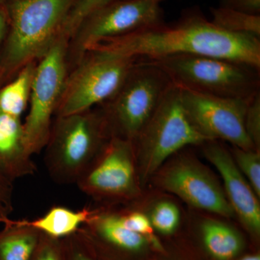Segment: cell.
<instances>
[{"mask_svg":"<svg viewBox=\"0 0 260 260\" xmlns=\"http://www.w3.org/2000/svg\"><path fill=\"white\" fill-rule=\"evenodd\" d=\"M234 161L240 172L246 176L256 196L260 197V156L255 150H244L235 147Z\"/></svg>","mask_w":260,"mask_h":260,"instance_id":"obj_20","label":"cell"},{"mask_svg":"<svg viewBox=\"0 0 260 260\" xmlns=\"http://www.w3.org/2000/svg\"><path fill=\"white\" fill-rule=\"evenodd\" d=\"M205 154L223 179L226 198L234 213L252 234L260 232V206L257 196L239 170L234 158L216 140L206 142Z\"/></svg>","mask_w":260,"mask_h":260,"instance_id":"obj_13","label":"cell"},{"mask_svg":"<svg viewBox=\"0 0 260 260\" xmlns=\"http://www.w3.org/2000/svg\"><path fill=\"white\" fill-rule=\"evenodd\" d=\"M14 181L5 176L0 171V223H5L10 220L14 210Z\"/></svg>","mask_w":260,"mask_h":260,"instance_id":"obj_25","label":"cell"},{"mask_svg":"<svg viewBox=\"0 0 260 260\" xmlns=\"http://www.w3.org/2000/svg\"><path fill=\"white\" fill-rule=\"evenodd\" d=\"M160 184L198 209L227 218L235 214L213 176L198 162L186 157L178 159L162 173Z\"/></svg>","mask_w":260,"mask_h":260,"instance_id":"obj_12","label":"cell"},{"mask_svg":"<svg viewBox=\"0 0 260 260\" xmlns=\"http://www.w3.org/2000/svg\"><path fill=\"white\" fill-rule=\"evenodd\" d=\"M179 89L189 121L208 141L222 140L237 148L256 150L245 128L246 109L251 99H229Z\"/></svg>","mask_w":260,"mask_h":260,"instance_id":"obj_10","label":"cell"},{"mask_svg":"<svg viewBox=\"0 0 260 260\" xmlns=\"http://www.w3.org/2000/svg\"><path fill=\"white\" fill-rule=\"evenodd\" d=\"M8 28V14L5 5H0V51Z\"/></svg>","mask_w":260,"mask_h":260,"instance_id":"obj_28","label":"cell"},{"mask_svg":"<svg viewBox=\"0 0 260 260\" xmlns=\"http://www.w3.org/2000/svg\"><path fill=\"white\" fill-rule=\"evenodd\" d=\"M239 260H260V256L259 254H255V255H249L241 258V259Z\"/></svg>","mask_w":260,"mask_h":260,"instance_id":"obj_30","label":"cell"},{"mask_svg":"<svg viewBox=\"0 0 260 260\" xmlns=\"http://www.w3.org/2000/svg\"><path fill=\"white\" fill-rule=\"evenodd\" d=\"M139 61L88 50L68 73L54 116L88 110L111 99Z\"/></svg>","mask_w":260,"mask_h":260,"instance_id":"obj_6","label":"cell"},{"mask_svg":"<svg viewBox=\"0 0 260 260\" xmlns=\"http://www.w3.org/2000/svg\"><path fill=\"white\" fill-rule=\"evenodd\" d=\"M78 0H7L8 28L0 51V88L20 70L39 61L64 35Z\"/></svg>","mask_w":260,"mask_h":260,"instance_id":"obj_2","label":"cell"},{"mask_svg":"<svg viewBox=\"0 0 260 260\" xmlns=\"http://www.w3.org/2000/svg\"><path fill=\"white\" fill-rule=\"evenodd\" d=\"M112 138L100 106L53 120L44 155L56 184H76Z\"/></svg>","mask_w":260,"mask_h":260,"instance_id":"obj_3","label":"cell"},{"mask_svg":"<svg viewBox=\"0 0 260 260\" xmlns=\"http://www.w3.org/2000/svg\"><path fill=\"white\" fill-rule=\"evenodd\" d=\"M211 22L233 34H245L260 39V15H251L220 6L211 8Z\"/></svg>","mask_w":260,"mask_h":260,"instance_id":"obj_19","label":"cell"},{"mask_svg":"<svg viewBox=\"0 0 260 260\" xmlns=\"http://www.w3.org/2000/svg\"><path fill=\"white\" fill-rule=\"evenodd\" d=\"M112 1L113 0H78L70 11L64 24V35L71 39L84 19Z\"/></svg>","mask_w":260,"mask_h":260,"instance_id":"obj_22","label":"cell"},{"mask_svg":"<svg viewBox=\"0 0 260 260\" xmlns=\"http://www.w3.org/2000/svg\"><path fill=\"white\" fill-rule=\"evenodd\" d=\"M143 61L158 67L179 88L243 100L260 93V69L245 63L189 54Z\"/></svg>","mask_w":260,"mask_h":260,"instance_id":"obj_4","label":"cell"},{"mask_svg":"<svg viewBox=\"0 0 260 260\" xmlns=\"http://www.w3.org/2000/svg\"><path fill=\"white\" fill-rule=\"evenodd\" d=\"M94 213L84 208L73 210L63 206H54L40 218L26 220L27 223L48 237L59 239L73 235L80 230Z\"/></svg>","mask_w":260,"mask_h":260,"instance_id":"obj_16","label":"cell"},{"mask_svg":"<svg viewBox=\"0 0 260 260\" xmlns=\"http://www.w3.org/2000/svg\"><path fill=\"white\" fill-rule=\"evenodd\" d=\"M70 260H94L88 253L79 248H75L73 253H70Z\"/></svg>","mask_w":260,"mask_h":260,"instance_id":"obj_29","label":"cell"},{"mask_svg":"<svg viewBox=\"0 0 260 260\" xmlns=\"http://www.w3.org/2000/svg\"><path fill=\"white\" fill-rule=\"evenodd\" d=\"M38 61L25 65L0 88V112L20 118L29 104Z\"/></svg>","mask_w":260,"mask_h":260,"instance_id":"obj_17","label":"cell"},{"mask_svg":"<svg viewBox=\"0 0 260 260\" xmlns=\"http://www.w3.org/2000/svg\"><path fill=\"white\" fill-rule=\"evenodd\" d=\"M135 161L133 142L112 137L75 184L93 198L132 199L139 192Z\"/></svg>","mask_w":260,"mask_h":260,"instance_id":"obj_11","label":"cell"},{"mask_svg":"<svg viewBox=\"0 0 260 260\" xmlns=\"http://www.w3.org/2000/svg\"><path fill=\"white\" fill-rule=\"evenodd\" d=\"M58 239L41 234L39 244L31 260H62L61 248Z\"/></svg>","mask_w":260,"mask_h":260,"instance_id":"obj_26","label":"cell"},{"mask_svg":"<svg viewBox=\"0 0 260 260\" xmlns=\"http://www.w3.org/2000/svg\"><path fill=\"white\" fill-rule=\"evenodd\" d=\"M246 133L256 150L260 144V93L252 98L248 104L245 115Z\"/></svg>","mask_w":260,"mask_h":260,"instance_id":"obj_24","label":"cell"},{"mask_svg":"<svg viewBox=\"0 0 260 260\" xmlns=\"http://www.w3.org/2000/svg\"><path fill=\"white\" fill-rule=\"evenodd\" d=\"M88 50L141 60L181 54L210 56L260 69L259 38L225 31L200 13H189L173 25L162 23L102 41Z\"/></svg>","mask_w":260,"mask_h":260,"instance_id":"obj_1","label":"cell"},{"mask_svg":"<svg viewBox=\"0 0 260 260\" xmlns=\"http://www.w3.org/2000/svg\"><path fill=\"white\" fill-rule=\"evenodd\" d=\"M172 85L158 67L139 59L117 92L99 105L112 137L134 141Z\"/></svg>","mask_w":260,"mask_h":260,"instance_id":"obj_5","label":"cell"},{"mask_svg":"<svg viewBox=\"0 0 260 260\" xmlns=\"http://www.w3.org/2000/svg\"><path fill=\"white\" fill-rule=\"evenodd\" d=\"M70 39L62 35L37 63L30 93V109L23 123L25 143L32 155L47 145L53 116L69 73L68 48Z\"/></svg>","mask_w":260,"mask_h":260,"instance_id":"obj_9","label":"cell"},{"mask_svg":"<svg viewBox=\"0 0 260 260\" xmlns=\"http://www.w3.org/2000/svg\"><path fill=\"white\" fill-rule=\"evenodd\" d=\"M121 223L131 232L143 236L155 246H159L153 237V227L150 219L144 214L139 212H129V213H117Z\"/></svg>","mask_w":260,"mask_h":260,"instance_id":"obj_23","label":"cell"},{"mask_svg":"<svg viewBox=\"0 0 260 260\" xmlns=\"http://www.w3.org/2000/svg\"><path fill=\"white\" fill-rule=\"evenodd\" d=\"M221 6L251 15H259L260 0H223Z\"/></svg>","mask_w":260,"mask_h":260,"instance_id":"obj_27","label":"cell"},{"mask_svg":"<svg viewBox=\"0 0 260 260\" xmlns=\"http://www.w3.org/2000/svg\"><path fill=\"white\" fill-rule=\"evenodd\" d=\"M164 0H113L88 15L70 39L69 71L92 46L164 23Z\"/></svg>","mask_w":260,"mask_h":260,"instance_id":"obj_8","label":"cell"},{"mask_svg":"<svg viewBox=\"0 0 260 260\" xmlns=\"http://www.w3.org/2000/svg\"><path fill=\"white\" fill-rule=\"evenodd\" d=\"M7 0H0V5H5Z\"/></svg>","mask_w":260,"mask_h":260,"instance_id":"obj_31","label":"cell"},{"mask_svg":"<svg viewBox=\"0 0 260 260\" xmlns=\"http://www.w3.org/2000/svg\"><path fill=\"white\" fill-rule=\"evenodd\" d=\"M202 235L207 250L217 260H231L242 251L244 242L237 231L216 220H205Z\"/></svg>","mask_w":260,"mask_h":260,"instance_id":"obj_18","label":"cell"},{"mask_svg":"<svg viewBox=\"0 0 260 260\" xmlns=\"http://www.w3.org/2000/svg\"><path fill=\"white\" fill-rule=\"evenodd\" d=\"M154 229L162 234H171L177 230L180 221V212L171 202H160L155 205L150 215Z\"/></svg>","mask_w":260,"mask_h":260,"instance_id":"obj_21","label":"cell"},{"mask_svg":"<svg viewBox=\"0 0 260 260\" xmlns=\"http://www.w3.org/2000/svg\"><path fill=\"white\" fill-rule=\"evenodd\" d=\"M208 140L189 121L180 99V92L173 84L133 143L140 174L150 177L168 158L191 145H202Z\"/></svg>","mask_w":260,"mask_h":260,"instance_id":"obj_7","label":"cell"},{"mask_svg":"<svg viewBox=\"0 0 260 260\" xmlns=\"http://www.w3.org/2000/svg\"><path fill=\"white\" fill-rule=\"evenodd\" d=\"M41 234L25 219H10L0 231V260H31Z\"/></svg>","mask_w":260,"mask_h":260,"instance_id":"obj_15","label":"cell"},{"mask_svg":"<svg viewBox=\"0 0 260 260\" xmlns=\"http://www.w3.org/2000/svg\"><path fill=\"white\" fill-rule=\"evenodd\" d=\"M32 156L20 118L0 112V171L13 181L32 175L37 167Z\"/></svg>","mask_w":260,"mask_h":260,"instance_id":"obj_14","label":"cell"}]
</instances>
